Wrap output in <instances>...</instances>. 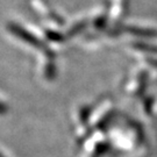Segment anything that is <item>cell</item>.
<instances>
[{"label": "cell", "mask_w": 157, "mask_h": 157, "mask_svg": "<svg viewBox=\"0 0 157 157\" xmlns=\"http://www.w3.org/2000/svg\"><path fill=\"white\" fill-rule=\"evenodd\" d=\"M5 111H6L5 106H4V105H2V104H1V102H0V113L5 112Z\"/></svg>", "instance_id": "obj_3"}, {"label": "cell", "mask_w": 157, "mask_h": 157, "mask_svg": "<svg viewBox=\"0 0 157 157\" xmlns=\"http://www.w3.org/2000/svg\"><path fill=\"white\" fill-rule=\"evenodd\" d=\"M8 28H10V30H11L14 35H17V37H20V39L23 40V41H27L29 44L35 45V47H37V48H45L40 40H37L36 37H34L32 34H29L28 32H26L25 29L21 28V27L17 26V25H15V23H11V25L8 26Z\"/></svg>", "instance_id": "obj_1"}, {"label": "cell", "mask_w": 157, "mask_h": 157, "mask_svg": "<svg viewBox=\"0 0 157 157\" xmlns=\"http://www.w3.org/2000/svg\"><path fill=\"white\" fill-rule=\"evenodd\" d=\"M128 32L133 33L134 35H143V36H155L156 34L154 30L149 29H140V28H127Z\"/></svg>", "instance_id": "obj_2"}]
</instances>
